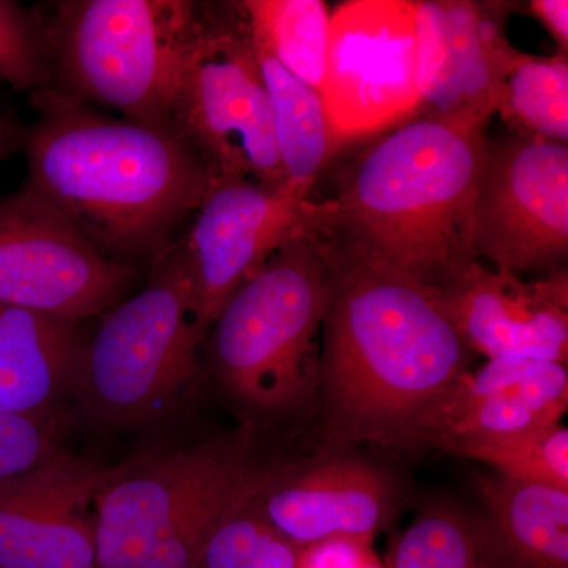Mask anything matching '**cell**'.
<instances>
[{
	"label": "cell",
	"mask_w": 568,
	"mask_h": 568,
	"mask_svg": "<svg viewBox=\"0 0 568 568\" xmlns=\"http://www.w3.org/2000/svg\"><path fill=\"white\" fill-rule=\"evenodd\" d=\"M316 233L331 272L317 390L324 448L413 450L418 420L474 354L437 291Z\"/></svg>",
	"instance_id": "cell-1"
},
{
	"label": "cell",
	"mask_w": 568,
	"mask_h": 568,
	"mask_svg": "<svg viewBox=\"0 0 568 568\" xmlns=\"http://www.w3.org/2000/svg\"><path fill=\"white\" fill-rule=\"evenodd\" d=\"M32 95L26 182L104 256L151 271L181 241L215 168L173 125L111 118L48 88Z\"/></svg>",
	"instance_id": "cell-2"
},
{
	"label": "cell",
	"mask_w": 568,
	"mask_h": 568,
	"mask_svg": "<svg viewBox=\"0 0 568 568\" xmlns=\"http://www.w3.org/2000/svg\"><path fill=\"white\" fill-rule=\"evenodd\" d=\"M497 103L395 126L321 203L323 233L437 293L474 261L473 216Z\"/></svg>",
	"instance_id": "cell-3"
},
{
	"label": "cell",
	"mask_w": 568,
	"mask_h": 568,
	"mask_svg": "<svg viewBox=\"0 0 568 568\" xmlns=\"http://www.w3.org/2000/svg\"><path fill=\"white\" fill-rule=\"evenodd\" d=\"M276 467L256 457L245 432L110 467L95 497V568H196L213 532Z\"/></svg>",
	"instance_id": "cell-4"
},
{
	"label": "cell",
	"mask_w": 568,
	"mask_h": 568,
	"mask_svg": "<svg viewBox=\"0 0 568 568\" xmlns=\"http://www.w3.org/2000/svg\"><path fill=\"white\" fill-rule=\"evenodd\" d=\"M331 272L316 230L286 242L220 310L209 328L216 379L264 416L317 402Z\"/></svg>",
	"instance_id": "cell-5"
},
{
	"label": "cell",
	"mask_w": 568,
	"mask_h": 568,
	"mask_svg": "<svg viewBox=\"0 0 568 568\" xmlns=\"http://www.w3.org/2000/svg\"><path fill=\"white\" fill-rule=\"evenodd\" d=\"M200 17V7L185 0L58 3L43 20L48 89L130 121L173 125L182 67Z\"/></svg>",
	"instance_id": "cell-6"
},
{
	"label": "cell",
	"mask_w": 568,
	"mask_h": 568,
	"mask_svg": "<svg viewBox=\"0 0 568 568\" xmlns=\"http://www.w3.org/2000/svg\"><path fill=\"white\" fill-rule=\"evenodd\" d=\"M209 331L181 244L151 267L140 293L106 312L89 338L77 396L103 428L145 425L181 405Z\"/></svg>",
	"instance_id": "cell-7"
},
{
	"label": "cell",
	"mask_w": 568,
	"mask_h": 568,
	"mask_svg": "<svg viewBox=\"0 0 568 568\" xmlns=\"http://www.w3.org/2000/svg\"><path fill=\"white\" fill-rule=\"evenodd\" d=\"M237 17H200L183 62L173 125L223 178L286 182L271 102L239 6Z\"/></svg>",
	"instance_id": "cell-8"
},
{
	"label": "cell",
	"mask_w": 568,
	"mask_h": 568,
	"mask_svg": "<svg viewBox=\"0 0 568 568\" xmlns=\"http://www.w3.org/2000/svg\"><path fill=\"white\" fill-rule=\"evenodd\" d=\"M136 276L89 244L28 182L0 196V304L81 324L122 302Z\"/></svg>",
	"instance_id": "cell-9"
},
{
	"label": "cell",
	"mask_w": 568,
	"mask_h": 568,
	"mask_svg": "<svg viewBox=\"0 0 568 568\" xmlns=\"http://www.w3.org/2000/svg\"><path fill=\"white\" fill-rule=\"evenodd\" d=\"M320 93L339 148L418 118L414 2L353 0L336 7Z\"/></svg>",
	"instance_id": "cell-10"
},
{
	"label": "cell",
	"mask_w": 568,
	"mask_h": 568,
	"mask_svg": "<svg viewBox=\"0 0 568 568\" xmlns=\"http://www.w3.org/2000/svg\"><path fill=\"white\" fill-rule=\"evenodd\" d=\"M477 260L521 275L568 253V145L517 133L489 142L473 216Z\"/></svg>",
	"instance_id": "cell-11"
},
{
	"label": "cell",
	"mask_w": 568,
	"mask_h": 568,
	"mask_svg": "<svg viewBox=\"0 0 568 568\" xmlns=\"http://www.w3.org/2000/svg\"><path fill=\"white\" fill-rule=\"evenodd\" d=\"M320 213L321 203L293 183L216 179L179 241L207 331L227 298L286 242L317 230Z\"/></svg>",
	"instance_id": "cell-12"
},
{
	"label": "cell",
	"mask_w": 568,
	"mask_h": 568,
	"mask_svg": "<svg viewBox=\"0 0 568 568\" xmlns=\"http://www.w3.org/2000/svg\"><path fill=\"white\" fill-rule=\"evenodd\" d=\"M395 477L346 448H324L301 463L278 465L254 497L272 528L298 548L334 540L373 544L398 514Z\"/></svg>",
	"instance_id": "cell-13"
},
{
	"label": "cell",
	"mask_w": 568,
	"mask_h": 568,
	"mask_svg": "<svg viewBox=\"0 0 568 568\" xmlns=\"http://www.w3.org/2000/svg\"><path fill=\"white\" fill-rule=\"evenodd\" d=\"M110 467L59 448L0 484V568H95V497Z\"/></svg>",
	"instance_id": "cell-14"
},
{
	"label": "cell",
	"mask_w": 568,
	"mask_h": 568,
	"mask_svg": "<svg viewBox=\"0 0 568 568\" xmlns=\"http://www.w3.org/2000/svg\"><path fill=\"white\" fill-rule=\"evenodd\" d=\"M439 297L470 353L487 361L567 365L568 280L562 268L525 282L521 275L474 261Z\"/></svg>",
	"instance_id": "cell-15"
},
{
	"label": "cell",
	"mask_w": 568,
	"mask_h": 568,
	"mask_svg": "<svg viewBox=\"0 0 568 568\" xmlns=\"http://www.w3.org/2000/svg\"><path fill=\"white\" fill-rule=\"evenodd\" d=\"M510 2H414L418 115L446 114L484 100L499 108L507 78L529 54L507 39Z\"/></svg>",
	"instance_id": "cell-16"
},
{
	"label": "cell",
	"mask_w": 568,
	"mask_h": 568,
	"mask_svg": "<svg viewBox=\"0 0 568 568\" xmlns=\"http://www.w3.org/2000/svg\"><path fill=\"white\" fill-rule=\"evenodd\" d=\"M568 409L567 365L499 358L467 369L418 420L414 447L457 455L488 443L560 424Z\"/></svg>",
	"instance_id": "cell-17"
},
{
	"label": "cell",
	"mask_w": 568,
	"mask_h": 568,
	"mask_svg": "<svg viewBox=\"0 0 568 568\" xmlns=\"http://www.w3.org/2000/svg\"><path fill=\"white\" fill-rule=\"evenodd\" d=\"M88 343L81 324L0 304V413L59 416L77 392Z\"/></svg>",
	"instance_id": "cell-18"
},
{
	"label": "cell",
	"mask_w": 568,
	"mask_h": 568,
	"mask_svg": "<svg viewBox=\"0 0 568 568\" xmlns=\"http://www.w3.org/2000/svg\"><path fill=\"white\" fill-rule=\"evenodd\" d=\"M500 568H568V491L476 477Z\"/></svg>",
	"instance_id": "cell-19"
},
{
	"label": "cell",
	"mask_w": 568,
	"mask_h": 568,
	"mask_svg": "<svg viewBox=\"0 0 568 568\" xmlns=\"http://www.w3.org/2000/svg\"><path fill=\"white\" fill-rule=\"evenodd\" d=\"M254 50L271 102L276 151L284 179L312 193L317 178L339 149L323 97L260 48L254 47Z\"/></svg>",
	"instance_id": "cell-20"
},
{
	"label": "cell",
	"mask_w": 568,
	"mask_h": 568,
	"mask_svg": "<svg viewBox=\"0 0 568 568\" xmlns=\"http://www.w3.org/2000/svg\"><path fill=\"white\" fill-rule=\"evenodd\" d=\"M386 568H500L485 515L447 500L426 504L388 551Z\"/></svg>",
	"instance_id": "cell-21"
},
{
	"label": "cell",
	"mask_w": 568,
	"mask_h": 568,
	"mask_svg": "<svg viewBox=\"0 0 568 568\" xmlns=\"http://www.w3.org/2000/svg\"><path fill=\"white\" fill-rule=\"evenodd\" d=\"M254 47L297 80L320 91L331 11L321 0H245L237 3Z\"/></svg>",
	"instance_id": "cell-22"
},
{
	"label": "cell",
	"mask_w": 568,
	"mask_h": 568,
	"mask_svg": "<svg viewBox=\"0 0 568 568\" xmlns=\"http://www.w3.org/2000/svg\"><path fill=\"white\" fill-rule=\"evenodd\" d=\"M497 114L518 133L567 144L568 61L558 52L552 58L529 55L500 92Z\"/></svg>",
	"instance_id": "cell-23"
},
{
	"label": "cell",
	"mask_w": 568,
	"mask_h": 568,
	"mask_svg": "<svg viewBox=\"0 0 568 568\" xmlns=\"http://www.w3.org/2000/svg\"><path fill=\"white\" fill-rule=\"evenodd\" d=\"M457 457L493 467L499 476L568 491V428L560 424L470 444Z\"/></svg>",
	"instance_id": "cell-24"
},
{
	"label": "cell",
	"mask_w": 568,
	"mask_h": 568,
	"mask_svg": "<svg viewBox=\"0 0 568 568\" xmlns=\"http://www.w3.org/2000/svg\"><path fill=\"white\" fill-rule=\"evenodd\" d=\"M301 552L268 525L253 499L213 532L196 568H298Z\"/></svg>",
	"instance_id": "cell-25"
},
{
	"label": "cell",
	"mask_w": 568,
	"mask_h": 568,
	"mask_svg": "<svg viewBox=\"0 0 568 568\" xmlns=\"http://www.w3.org/2000/svg\"><path fill=\"white\" fill-rule=\"evenodd\" d=\"M50 82L44 22L21 3L0 0V84L37 92Z\"/></svg>",
	"instance_id": "cell-26"
},
{
	"label": "cell",
	"mask_w": 568,
	"mask_h": 568,
	"mask_svg": "<svg viewBox=\"0 0 568 568\" xmlns=\"http://www.w3.org/2000/svg\"><path fill=\"white\" fill-rule=\"evenodd\" d=\"M59 416L0 413V484L29 473L59 450Z\"/></svg>",
	"instance_id": "cell-27"
},
{
	"label": "cell",
	"mask_w": 568,
	"mask_h": 568,
	"mask_svg": "<svg viewBox=\"0 0 568 568\" xmlns=\"http://www.w3.org/2000/svg\"><path fill=\"white\" fill-rule=\"evenodd\" d=\"M538 21L547 28L552 39L558 41L562 54L568 48V2L567 0H534L530 2Z\"/></svg>",
	"instance_id": "cell-28"
},
{
	"label": "cell",
	"mask_w": 568,
	"mask_h": 568,
	"mask_svg": "<svg viewBox=\"0 0 568 568\" xmlns=\"http://www.w3.org/2000/svg\"><path fill=\"white\" fill-rule=\"evenodd\" d=\"M11 145H13L11 133L7 132L6 126L0 125V162L6 160V156L9 155Z\"/></svg>",
	"instance_id": "cell-29"
}]
</instances>
